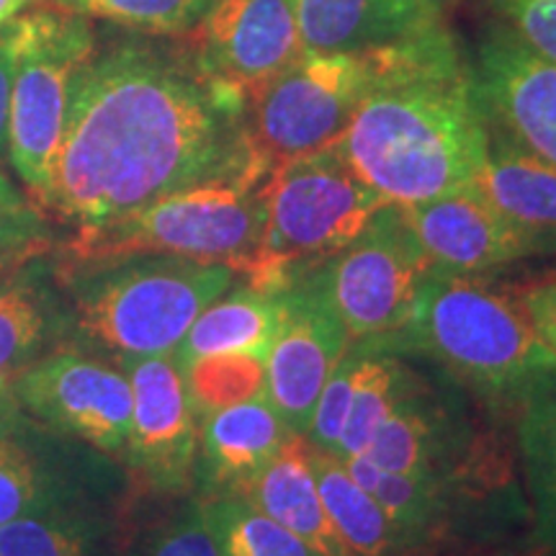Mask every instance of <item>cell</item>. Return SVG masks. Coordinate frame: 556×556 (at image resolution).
<instances>
[{"mask_svg": "<svg viewBox=\"0 0 556 556\" xmlns=\"http://www.w3.org/2000/svg\"><path fill=\"white\" fill-rule=\"evenodd\" d=\"M180 374L199 420L266 392V361L245 353L197 358Z\"/></svg>", "mask_w": 556, "mask_h": 556, "instance_id": "31", "label": "cell"}, {"mask_svg": "<svg viewBox=\"0 0 556 556\" xmlns=\"http://www.w3.org/2000/svg\"><path fill=\"white\" fill-rule=\"evenodd\" d=\"M189 37L199 65L245 99L304 52L291 0H214Z\"/></svg>", "mask_w": 556, "mask_h": 556, "instance_id": "16", "label": "cell"}, {"mask_svg": "<svg viewBox=\"0 0 556 556\" xmlns=\"http://www.w3.org/2000/svg\"><path fill=\"white\" fill-rule=\"evenodd\" d=\"M433 274L484 276L533 255L556 253V238L505 217L475 186L402 206Z\"/></svg>", "mask_w": 556, "mask_h": 556, "instance_id": "13", "label": "cell"}, {"mask_svg": "<svg viewBox=\"0 0 556 556\" xmlns=\"http://www.w3.org/2000/svg\"><path fill=\"white\" fill-rule=\"evenodd\" d=\"M266 178L212 180L168 193L111 225L75 232L54 263L88 266L129 255H176L227 263L245 274L266 227Z\"/></svg>", "mask_w": 556, "mask_h": 556, "instance_id": "5", "label": "cell"}, {"mask_svg": "<svg viewBox=\"0 0 556 556\" xmlns=\"http://www.w3.org/2000/svg\"><path fill=\"white\" fill-rule=\"evenodd\" d=\"M361 371H364V351L356 345L348 348V353L340 358L336 371L325 381L323 392L312 409L307 441L317 451L336 454L340 435H343L345 420L351 415L353 397H356Z\"/></svg>", "mask_w": 556, "mask_h": 556, "instance_id": "33", "label": "cell"}, {"mask_svg": "<svg viewBox=\"0 0 556 556\" xmlns=\"http://www.w3.org/2000/svg\"><path fill=\"white\" fill-rule=\"evenodd\" d=\"M129 492L60 500L0 528V556H122Z\"/></svg>", "mask_w": 556, "mask_h": 556, "instance_id": "19", "label": "cell"}, {"mask_svg": "<svg viewBox=\"0 0 556 556\" xmlns=\"http://www.w3.org/2000/svg\"><path fill=\"white\" fill-rule=\"evenodd\" d=\"M54 274L67 299L70 343L114 364L173 356L201 312L240 278L227 263L176 255H129L88 266L54 263Z\"/></svg>", "mask_w": 556, "mask_h": 556, "instance_id": "4", "label": "cell"}, {"mask_svg": "<svg viewBox=\"0 0 556 556\" xmlns=\"http://www.w3.org/2000/svg\"><path fill=\"white\" fill-rule=\"evenodd\" d=\"M389 204L332 148L276 165L266 178V227L250 281L283 287L299 270L345 248Z\"/></svg>", "mask_w": 556, "mask_h": 556, "instance_id": "6", "label": "cell"}, {"mask_svg": "<svg viewBox=\"0 0 556 556\" xmlns=\"http://www.w3.org/2000/svg\"><path fill=\"white\" fill-rule=\"evenodd\" d=\"M235 497H242L263 516L289 528L325 556H351L325 510L307 435H291L287 446L274 456V462L248 486L235 492Z\"/></svg>", "mask_w": 556, "mask_h": 556, "instance_id": "22", "label": "cell"}, {"mask_svg": "<svg viewBox=\"0 0 556 556\" xmlns=\"http://www.w3.org/2000/svg\"><path fill=\"white\" fill-rule=\"evenodd\" d=\"M45 255V253H41ZM37 258V255H34ZM31 258H24V255H0V283L5 281V278H11L13 274H16L18 268H24L26 263H29Z\"/></svg>", "mask_w": 556, "mask_h": 556, "instance_id": "40", "label": "cell"}, {"mask_svg": "<svg viewBox=\"0 0 556 556\" xmlns=\"http://www.w3.org/2000/svg\"><path fill=\"white\" fill-rule=\"evenodd\" d=\"M490 11L520 45L556 65V0H490Z\"/></svg>", "mask_w": 556, "mask_h": 556, "instance_id": "35", "label": "cell"}, {"mask_svg": "<svg viewBox=\"0 0 556 556\" xmlns=\"http://www.w3.org/2000/svg\"><path fill=\"white\" fill-rule=\"evenodd\" d=\"M358 343L433 361L495 409H518L528 389L556 368L523 294L492 287L482 276L430 274L397 330Z\"/></svg>", "mask_w": 556, "mask_h": 556, "instance_id": "3", "label": "cell"}, {"mask_svg": "<svg viewBox=\"0 0 556 556\" xmlns=\"http://www.w3.org/2000/svg\"><path fill=\"white\" fill-rule=\"evenodd\" d=\"M129 490L116 458L39 426L16 400L0 407V528L60 500Z\"/></svg>", "mask_w": 556, "mask_h": 556, "instance_id": "11", "label": "cell"}, {"mask_svg": "<svg viewBox=\"0 0 556 556\" xmlns=\"http://www.w3.org/2000/svg\"><path fill=\"white\" fill-rule=\"evenodd\" d=\"M287 317V283L263 287L240 276L219 299L197 317L186 338L173 351L178 371L191 361L222 353H245L268 358Z\"/></svg>", "mask_w": 556, "mask_h": 556, "instance_id": "21", "label": "cell"}, {"mask_svg": "<svg viewBox=\"0 0 556 556\" xmlns=\"http://www.w3.org/2000/svg\"><path fill=\"white\" fill-rule=\"evenodd\" d=\"M516 413L533 541L546 556H556V368L528 389Z\"/></svg>", "mask_w": 556, "mask_h": 556, "instance_id": "24", "label": "cell"}, {"mask_svg": "<svg viewBox=\"0 0 556 556\" xmlns=\"http://www.w3.org/2000/svg\"><path fill=\"white\" fill-rule=\"evenodd\" d=\"M18 62V18L0 26V157L9 155V116Z\"/></svg>", "mask_w": 556, "mask_h": 556, "instance_id": "36", "label": "cell"}, {"mask_svg": "<svg viewBox=\"0 0 556 556\" xmlns=\"http://www.w3.org/2000/svg\"><path fill=\"white\" fill-rule=\"evenodd\" d=\"M332 150L389 204L475 186L490 124L475 70L438 21L371 47V83Z\"/></svg>", "mask_w": 556, "mask_h": 556, "instance_id": "2", "label": "cell"}, {"mask_svg": "<svg viewBox=\"0 0 556 556\" xmlns=\"http://www.w3.org/2000/svg\"><path fill=\"white\" fill-rule=\"evenodd\" d=\"M131 387L124 469L142 495H189L197 471L199 417L173 356L119 361Z\"/></svg>", "mask_w": 556, "mask_h": 556, "instance_id": "12", "label": "cell"}, {"mask_svg": "<svg viewBox=\"0 0 556 556\" xmlns=\"http://www.w3.org/2000/svg\"><path fill=\"white\" fill-rule=\"evenodd\" d=\"M475 80L486 124L507 142L556 165V65L497 21L477 50Z\"/></svg>", "mask_w": 556, "mask_h": 556, "instance_id": "15", "label": "cell"}, {"mask_svg": "<svg viewBox=\"0 0 556 556\" xmlns=\"http://www.w3.org/2000/svg\"><path fill=\"white\" fill-rule=\"evenodd\" d=\"M47 255L0 283V407L13 402L21 371L70 340L67 299Z\"/></svg>", "mask_w": 556, "mask_h": 556, "instance_id": "18", "label": "cell"}, {"mask_svg": "<svg viewBox=\"0 0 556 556\" xmlns=\"http://www.w3.org/2000/svg\"><path fill=\"white\" fill-rule=\"evenodd\" d=\"M505 556H507V554H505Z\"/></svg>", "mask_w": 556, "mask_h": 556, "instance_id": "41", "label": "cell"}, {"mask_svg": "<svg viewBox=\"0 0 556 556\" xmlns=\"http://www.w3.org/2000/svg\"><path fill=\"white\" fill-rule=\"evenodd\" d=\"M364 351V371H361L356 397L348 415L343 435H340L336 454L340 462L356 458L366 451L381 422L405 402L415 389L422 387L407 361L394 353L377 351L361 343H351Z\"/></svg>", "mask_w": 556, "mask_h": 556, "instance_id": "29", "label": "cell"}, {"mask_svg": "<svg viewBox=\"0 0 556 556\" xmlns=\"http://www.w3.org/2000/svg\"><path fill=\"white\" fill-rule=\"evenodd\" d=\"M371 83V47L302 52L248 96V137L266 170L328 150L343 135Z\"/></svg>", "mask_w": 556, "mask_h": 556, "instance_id": "8", "label": "cell"}, {"mask_svg": "<svg viewBox=\"0 0 556 556\" xmlns=\"http://www.w3.org/2000/svg\"><path fill=\"white\" fill-rule=\"evenodd\" d=\"M304 52H358L413 31L387 0H291Z\"/></svg>", "mask_w": 556, "mask_h": 556, "instance_id": "28", "label": "cell"}, {"mask_svg": "<svg viewBox=\"0 0 556 556\" xmlns=\"http://www.w3.org/2000/svg\"><path fill=\"white\" fill-rule=\"evenodd\" d=\"M467 446V422L422 384L381 422L361 458L392 475H458Z\"/></svg>", "mask_w": 556, "mask_h": 556, "instance_id": "20", "label": "cell"}, {"mask_svg": "<svg viewBox=\"0 0 556 556\" xmlns=\"http://www.w3.org/2000/svg\"><path fill=\"white\" fill-rule=\"evenodd\" d=\"M52 229L50 219L34 204L29 193H21L11 178L0 170V255H34L50 253Z\"/></svg>", "mask_w": 556, "mask_h": 556, "instance_id": "34", "label": "cell"}, {"mask_svg": "<svg viewBox=\"0 0 556 556\" xmlns=\"http://www.w3.org/2000/svg\"><path fill=\"white\" fill-rule=\"evenodd\" d=\"M351 343L397 330L433 274L400 204H384L368 225L317 266H309Z\"/></svg>", "mask_w": 556, "mask_h": 556, "instance_id": "9", "label": "cell"}, {"mask_svg": "<svg viewBox=\"0 0 556 556\" xmlns=\"http://www.w3.org/2000/svg\"><path fill=\"white\" fill-rule=\"evenodd\" d=\"M18 409L52 433L122 462L131 428V387L119 364L75 343L52 348L11 387Z\"/></svg>", "mask_w": 556, "mask_h": 556, "instance_id": "10", "label": "cell"}, {"mask_svg": "<svg viewBox=\"0 0 556 556\" xmlns=\"http://www.w3.org/2000/svg\"><path fill=\"white\" fill-rule=\"evenodd\" d=\"M34 3H39V0H0V26L11 24V21L24 16Z\"/></svg>", "mask_w": 556, "mask_h": 556, "instance_id": "39", "label": "cell"}, {"mask_svg": "<svg viewBox=\"0 0 556 556\" xmlns=\"http://www.w3.org/2000/svg\"><path fill=\"white\" fill-rule=\"evenodd\" d=\"M351 348V338L309 268L287 283V317L266 358V397L291 433L307 435L325 381Z\"/></svg>", "mask_w": 556, "mask_h": 556, "instance_id": "14", "label": "cell"}, {"mask_svg": "<svg viewBox=\"0 0 556 556\" xmlns=\"http://www.w3.org/2000/svg\"><path fill=\"white\" fill-rule=\"evenodd\" d=\"M319 495L351 556H417L381 505L361 486L338 456L312 446Z\"/></svg>", "mask_w": 556, "mask_h": 556, "instance_id": "26", "label": "cell"}, {"mask_svg": "<svg viewBox=\"0 0 556 556\" xmlns=\"http://www.w3.org/2000/svg\"><path fill=\"white\" fill-rule=\"evenodd\" d=\"M475 189L505 217L556 238V165L533 157L490 129V150Z\"/></svg>", "mask_w": 556, "mask_h": 556, "instance_id": "25", "label": "cell"}, {"mask_svg": "<svg viewBox=\"0 0 556 556\" xmlns=\"http://www.w3.org/2000/svg\"><path fill=\"white\" fill-rule=\"evenodd\" d=\"M93 47V26L83 13L47 5L18 16L9 160L37 206L52 189L70 88Z\"/></svg>", "mask_w": 556, "mask_h": 556, "instance_id": "7", "label": "cell"}, {"mask_svg": "<svg viewBox=\"0 0 556 556\" xmlns=\"http://www.w3.org/2000/svg\"><path fill=\"white\" fill-rule=\"evenodd\" d=\"M520 294H523L526 309L531 315L539 338L544 340V345L556 356V278L554 281L533 283V287L523 289Z\"/></svg>", "mask_w": 556, "mask_h": 556, "instance_id": "37", "label": "cell"}, {"mask_svg": "<svg viewBox=\"0 0 556 556\" xmlns=\"http://www.w3.org/2000/svg\"><path fill=\"white\" fill-rule=\"evenodd\" d=\"M345 469L381 505L387 518L422 556L454 526L464 484L458 475H392L366 458H345Z\"/></svg>", "mask_w": 556, "mask_h": 556, "instance_id": "23", "label": "cell"}, {"mask_svg": "<svg viewBox=\"0 0 556 556\" xmlns=\"http://www.w3.org/2000/svg\"><path fill=\"white\" fill-rule=\"evenodd\" d=\"M222 556H325L235 495L201 497Z\"/></svg>", "mask_w": 556, "mask_h": 556, "instance_id": "30", "label": "cell"}, {"mask_svg": "<svg viewBox=\"0 0 556 556\" xmlns=\"http://www.w3.org/2000/svg\"><path fill=\"white\" fill-rule=\"evenodd\" d=\"M122 556H222L204 503L189 495H142L131 490L124 513Z\"/></svg>", "mask_w": 556, "mask_h": 556, "instance_id": "27", "label": "cell"}, {"mask_svg": "<svg viewBox=\"0 0 556 556\" xmlns=\"http://www.w3.org/2000/svg\"><path fill=\"white\" fill-rule=\"evenodd\" d=\"M248 137V99L189 47L148 34L99 45L75 73L52 189L39 208L75 232L168 193L266 178Z\"/></svg>", "mask_w": 556, "mask_h": 556, "instance_id": "1", "label": "cell"}, {"mask_svg": "<svg viewBox=\"0 0 556 556\" xmlns=\"http://www.w3.org/2000/svg\"><path fill=\"white\" fill-rule=\"evenodd\" d=\"M214 0H58L62 9L101 18L148 37H180L197 29Z\"/></svg>", "mask_w": 556, "mask_h": 556, "instance_id": "32", "label": "cell"}, {"mask_svg": "<svg viewBox=\"0 0 556 556\" xmlns=\"http://www.w3.org/2000/svg\"><path fill=\"white\" fill-rule=\"evenodd\" d=\"M387 5L405 21L409 29H420V26L438 21L435 0H387Z\"/></svg>", "mask_w": 556, "mask_h": 556, "instance_id": "38", "label": "cell"}, {"mask_svg": "<svg viewBox=\"0 0 556 556\" xmlns=\"http://www.w3.org/2000/svg\"><path fill=\"white\" fill-rule=\"evenodd\" d=\"M291 428L266 392L199 420L193 492L199 497L235 495L287 446Z\"/></svg>", "mask_w": 556, "mask_h": 556, "instance_id": "17", "label": "cell"}]
</instances>
